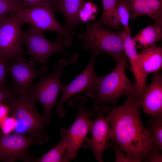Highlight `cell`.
I'll return each mask as SVG.
<instances>
[{
	"mask_svg": "<svg viewBox=\"0 0 162 162\" xmlns=\"http://www.w3.org/2000/svg\"><path fill=\"white\" fill-rule=\"evenodd\" d=\"M131 7L130 18L146 16L162 26V0H127Z\"/></svg>",
	"mask_w": 162,
	"mask_h": 162,
	"instance_id": "15",
	"label": "cell"
},
{
	"mask_svg": "<svg viewBox=\"0 0 162 162\" xmlns=\"http://www.w3.org/2000/svg\"><path fill=\"white\" fill-rule=\"evenodd\" d=\"M22 42L26 47V54L33 57V59L47 68L46 62L52 55L56 52H61L65 55L69 59V63H75L78 56L76 54H70L63 48L67 46L62 40L57 39L55 42L50 41L44 36L42 32L30 26L28 29L23 31Z\"/></svg>",
	"mask_w": 162,
	"mask_h": 162,
	"instance_id": "8",
	"label": "cell"
},
{
	"mask_svg": "<svg viewBox=\"0 0 162 162\" xmlns=\"http://www.w3.org/2000/svg\"><path fill=\"white\" fill-rule=\"evenodd\" d=\"M35 103L28 95H22L12 98L4 104L10 107L11 116L15 120L14 133L27 134L34 144H41L49 139L45 130L50 119L38 112Z\"/></svg>",
	"mask_w": 162,
	"mask_h": 162,
	"instance_id": "2",
	"label": "cell"
},
{
	"mask_svg": "<svg viewBox=\"0 0 162 162\" xmlns=\"http://www.w3.org/2000/svg\"><path fill=\"white\" fill-rule=\"evenodd\" d=\"M111 146L112 147L115 152V162H134L132 160L125 155L124 152L119 148L117 143L111 141Z\"/></svg>",
	"mask_w": 162,
	"mask_h": 162,
	"instance_id": "27",
	"label": "cell"
},
{
	"mask_svg": "<svg viewBox=\"0 0 162 162\" xmlns=\"http://www.w3.org/2000/svg\"><path fill=\"white\" fill-rule=\"evenodd\" d=\"M162 39V26L156 23L140 31L132 38L136 48L145 49L155 46Z\"/></svg>",
	"mask_w": 162,
	"mask_h": 162,
	"instance_id": "18",
	"label": "cell"
},
{
	"mask_svg": "<svg viewBox=\"0 0 162 162\" xmlns=\"http://www.w3.org/2000/svg\"><path fill=\"white\" fill-rule=\"evenodd\" d=\"M34 143L28 135L14 133L0 134V160L14 162L21 160L35 162L33 156L28 152Z\"/></svg>",
	"mask_w": 162,
	"mask_h": 162,
	"instance_id": "11",
	"label": "cell"
},
{
	"mask_svg": "<svg viewBox=\"0 0 162 162\" xmlns=\"http://www.w3.org/2000/svg\"><path fill=\"white\" fill-rule=\"evenodd\" d=\"M96 115L95 119L92 122L89 131L91 137H87L82 147L89 149L97 161L102 162L104 152L111 146V143L108 142L110 139L111 127L100 108Z\"/></svg>",
	"mask_w": 162,
	"mask_h": 162,
	"instance_id": "13",
	"label": "cell"
},
{
	"mask_svg": "<svg viewBox=\"0 0 162 162\" xmlns=\"http://www.w3.org/2000/svg\"><path fill=\"white\" fill-rule=\"evenodd\" d=\"M101 105V112L110 125V139L117 143L134 162L143 161L154 145L140 119L141 100L136 101L130 95L119 105Z\"/></svg>",
	"mask_w": 162,
	"mask_h": 162,
	"instance_id": "1",
	"label": "cell"
},
{
	"mask_svg": "<svg viewBox=\"0 0 162 162\" xmlns=\"http://www.w3.org/2000/svg\"><path fill=\"white\" fill-rule=\"evenodd\" d=\"M68 64L63 59L59 60L53 65V73L48 76H41L29 91V96L41 104L44 114L49 119L58 95L64 85L61 78L64 68Z\"/></svg>",
	"mask_w": 162,
	"mask_h": 162,
	"instance_id": "7",
	"label": "cell"
},
{
	"mask_svg": "<svg viewBox=\"0 0 162 162\" xmlns=\"http://www.w3.org/2000/svg\"><path fill=\"white\" fill-rule=\"evenodd\" d=\"M158 148L154 146L152 150L145 158L143 161L146 162H162V155Z\"/></svg>",
	"mask_w": 162,
	"mask_h": 162,
	"instance_id": "29",
	"label": "cell"
},
{
	"mask_svg": "<svg viewBox=\"0 0 162 162\" xmlns=\"http://www.w3.org/2000/svg\"><path fill=\"white\" fill-rule=\"evenodd\" d=\"M142 70L148 76L151 73H156L162 67V48L154 46L144 49L138 54Z\"/></svg>",
	"mask_w": 162,
	"mask_h": 162,
	"instance_id": "17",
	"label": "cell"
},
{
	"mask_svg": "<svg viewBox=\"0 0 162 162\" xmlns=\"http://www.w3.org/2000/svg\"><path fill=\"white\" fill-rule=\"evenodd\" d=\"M25 8H31L38 6L46 0H21Z\"/></svg>",
	"mask_w": 162,
	"mask_h": 162,
	"instance_id": "30",
	"label": "cell"
},
{
	"mask_svg": "<svg viewBox=\"0 0 162 162\" xmlns=\"http://www.w3.org/2000/svg\"><path fill=\"white\" fill-rule=\"evenodd\" d=\"M147 130L153 143L162 151V114L152 116L148 122Z\"/></svg>",
	"mask_w": 162,
	"mask_h": 162,
	"instance_id": "20",
	"label": "cell"
},
{
	"mask_svg": "<svg viewBox=\"0 0 162 162\" xmlns=\"http://www.w3.org/2000/svg\"><path fill=\"white\" fill-rule=\"evenodd\" d=\"M97 11L96 6L88 1L84 4L80 13L79 17L80 21L83 24H84L87 21L93 19L95 15L93 13H97Z\"/></svg>",
	"mask_w": 162,
	"mask_h": 162,
	"instance_id": "24",
	"label": "cell"
},
{
	"mask_svg": "<svg viewBox=\"0 0 162 162\" xmlns=\"http://www.w3.org/2000/svg\"><path fill=\"white\" fill-rule=\"evenodd\" d=\"M141 106L145 112L152 116L162 114V75L158 72L153 75L150 85L143 92Z\"/></svg>",
	"mask_w": 162,
	"mask_h": 162,
	"instance_id": "14",
	"label": "cell"
},
{
	"mask_svg": "<svg viewBox=\"0 0 162 162\" xmlns=\"http://www.w3.org/2000/svg\"><path fill=\"white\" fill-rule=\"evenodd\" d=\"M87 101L85 97L78 96L69 102V106L76 108L78 114L72 125L68 128H63L60 131L61 134L68 144L62 162H69L76 158L78 150L82 147L89 132L92 122L91 118L96 116L100 108L98 105H94L91 109L86 108L85 105Z\"/></svg>",
	"mask_w": 162,
	"mask_h": 162,
	"instance_id": "4",
	"label": "cell"
},
{
	"mask_svg": "<svg viewBox=\"0 0 162 162\" xmlns=\"http://www.w3.org/2000/svg\"><path fill=\"white\" fill-rule=\"evenodd\" d=\"M16 96L11 86L0 87V104H4L7 101Z\"/></svg>",
	"mask_w": 162,
	"mask_h": 162,
	"instance_id": "28",
	"label": "cell"
},
{
	"mask_svg": "<svg viewBox=\"0 0 162 162\" xmlns=\"http://www.w3.org/2000/svg\"><path fill=\"white\" fill-rule=\"evenodd\" d=\"M10 59L0 53V87L7 86L6 81V66Z\"/></svg>",
	"mask_w": 162,
	"mask_h": 162,
	"instance_id": "25",
	"label": "cell"
},
{
	"mask_svg": "<svg viewBox=\"0 0 162 162\" xmlns=\"http://www.w3.org/2000/svg\"><path fill=\"white\" fill-rule=\"evenodd\" d=\"M54 12L62 13L65 18V26L72 30L80 25V13L88 0H51Z\"/></svg>",
	"mask_w": 162,
	"mask_h": 162,
	"instance_id": "16",
	"label": "cell"
},
{
	"mask_svg": "<svg viewBox=\"0 0 162 162\" xmlns=\"http://www.w3.org/2000/svg\"><path fill=\"white\" fill-rule=\"evenodd\" d=\"M25 8L20 0H0V14Z\"/></svg>",
	"mask_w": 162,
	"mask_h": 162,
	"instance_id": "23",
	"label": "cell"
},
{
	"mask_svg": "<svg viewBox=\"0 0 162 162\" xmlns=\"http://www.w3.org/2000/svg\"><path fill=\"white\" fill-rule=\"evenodd\" d=\"M86 30L79 33L77 37L83 41L82 48L89 50L98 56L101 53L108 55L117 62L124 55V30L115 31L103 27L98 21L84 24Z\"/></svg>",
	"mask_w": 162,
	"mask_h": 162,
	"instance_id": "3",
	"label": "cell"
},
{
	"mask_svg": "<svg viewBox=\"0 0 162 162\" xmlns=\"http://www.w3.org/2000/svg\"><path fill=\"white\" fill-rule=\"evenodd\" d=\"M68 144L62 137L60 141L44 155L35 160V162H62L64 154L67 148Z\"/></svg>",
	"mask_w": 162,
	"mask_h": 162,
	"instance_id": "21",
	"label": "cell"
},
{
	"mask_svg": "<svg viewBox=\"0 0 162 162\" xmlns=\"http://www.w3.org/2000/svg\"><path fill=\"white\" fill-rule=\"evenodd\" d=\"M16 12L23 23H28L42 32L46 31L56 32L58 33L57 39L63 41L67 46L72 45L75 33L61 25L57 20L51 0H46L35 7L24 8Z\"/></svg>",
	"mask_w": 162,
	"mask_h": 162,
	"instance_id": "5",
	"label": "cell"
},
{
	"mask_svg": "<svg viewBox=\"0 0 162 162\" xmlns=\"http://www.w3.org/2000/svg\"><path fill=\"white\" fill-rule=\"evenodd\" d=\"M7 14H0V26L3 23L8 17L9 16H7Z\"/></svg>",
	"mask_w": 162,
	"mask_h": 162,
	"instance_id": "32",
	"label": "cell"
},
{
	"mask_svg": "<svg viewBox=\"0 0 162 162\" xmlns=\"http://www.w3.org/2000/svg\"><path fill=\"white\" fill-rule=\"evenodd\" d=\"M97 57L95 54L92 53L89 62L83 70L70 82L63 85L62 95L57 104L55 111V113L60 117H63L66 112L62 107L63 104L74 95L85 91L88 96L95 100L100 78L94 69L95 61Z\"/></svg>",
	"mask_w": 162,
	"mask_h": 162,
	"instance_id": "9",
	"label": "cell"
},
{
	"mask_svg": "<svg viewBox=\"0 0 162 162\" xmlns=\"http://www.w3.org/2000/svg\"><path fill=\"white\" fill-rule=\"evenodd\" d=\"M10 113V107L4 103L0 104V123L8 117Z\"/></svg>",
	"mask_w": 162,
	"mask_h": 162,
	"instance_id": "31",
	"label": "cell"
},
{
	"mask_svg": "<svg viewBox=\"0 0 162 162\" xmlns=\"http://www.w3.org/2000/svg\"><path fill=\"white\" fill-rule=\"evenodd\" d=\"M116 10L119 23L127 32L130 30L129 21L130 18L131 7L127 0H117Z\"/></svg>",
	"mask_w": 162,
	"mask_h": 162,
	"instance_id": "22",
	"label": "cell"
},
{
	"mask_svg": "<svg viewBox=\"0 0 162 162\" xmlns=\"http://www.w3.org/2000/svg\"><path fill=\"white\" fill-rule=\"evenodd\" d=\"M16 125L14 118L12 116L8 117L0 123V127L3 134H9L14 131Z\"/></svg>",
	"mask_w": 162,
	"mask_h": 162,
	"instance_id": "26",
	"label": "cell"
},
{
	"mask_svg": "<svg viewBox=\"0 0 162 162\" xmlns=\"http://www.w3.org/2000/svg\"><path fill=\"white\" fill-rule=\"evenodd\" d=\"M23 52H19L13 61H9L6 66L7 72L11 78V86L16 96L28 95L35 79L48 72V68L43 66L39 70L37 69L35 61L26 59Z\"/></svg>",
	"mask_w": 162,
	"mask_h": 162,
	"instance_id": "10",
	"label": "cell"
},
{
	"mask_svg": "<svg viewBox=\"0 0 162 162\" xmlns=\"http://www.w3.org/2000/svg\"><path fill=\"white\" fill-rule=\"evenodd\" d=\"M117 0H102L103 11L98 22L104 28L113 29L120 28L116 10Z\"/></svg>",
	"mask_w": 162,
	"mask_h": 162,
	"instance_id": "19",
	"label": "cell"
},
{
	"mask_svg": "<svg viewBox=\"0 0 162 162\" xmlns=\"http://www.w3.org/2000/svg\"><path fill=\"white\" fill-rule=\"evenodd\" d=\"M23 24L14 11L0 26V53L9 59H14L23 51L22 27Z\"/></svg>",
	"mask_w": 162,
	"mask_h": 162,
	"instance_id": "12",
	"label": "cell"
},
{
	"mask_svg": "<svg viewBox=\"0 0 162 162\" xmlns=\"http://www.w3.org/2000/svg\"><path fill=\"white\" fill-rule=\"evenodd\" d=\"M127 57L124 54L117 62L111 72L107 75L100 76L94 105L105 102L116 104L121 97L132 95L136 90L126 76Z\"/></svg>",
	"mask_w": 162,
	"mask_h": 162,
	"instance_id": "6",
	"label": "cell"
}]
</instances>
